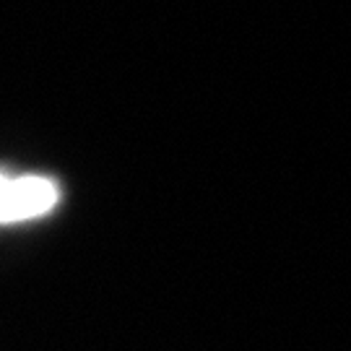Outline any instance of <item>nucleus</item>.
I'll use <instances>...</instances> for the list:
<instances>
[{
  "instance_id": "nucleus-1",
  "label": "nucleus",
  "mask_w": 351,
  "mask_h": 351,
  "mask_svg": "<svg viewBox=\"0 0 351 351\" xmlns=\"http://www.w3.org/2000/svg\"><path fill=\"white\" fill-rule=\"evenodd\" d=\"M58 201L60 188L50 177H8L0 172V224H19L47 216Z\"/></svg>"
}]
</instances>
